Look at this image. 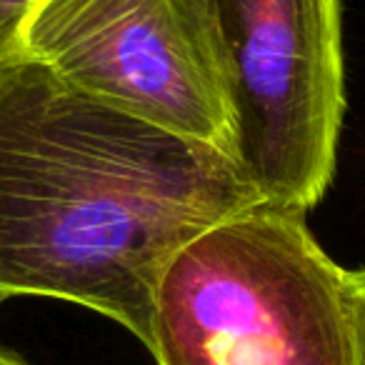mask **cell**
<instances>
[{"instance_id":"6","label":"cell","mask_w":365,"mask_h":365,"mask_svg":"<svg viewBox=\"0 0 365 365\" xmlns=\"http://www.w3.org/2000/svg\"><path fill=\"white\" fill-rule=\"evenodd\" d=\"M41 0H0V61L23 53V28Z\"/></svg>"},{"instance_id":"2","label":"cell","mask_w":365,"mask_h":365,"mask_svg":"<svg viewBox=\"0 0 365 365\" xmlns=\"http://www.w3.org/2000/svg\"><path fill=\"white\" fill-rule=\"evenodd\" d=\"M348 270L303 213L250 205L168 263L155 293V365H350Z\"/></svg>"},{"instance_id":"3","label":"cell","mask_w":365,"mask_h":365,"mask_svg":"<svg viewBox=\"0 0 365 365\" xmlns=\"http://www.w3.org/2000/svg\"><path fill=\"white\" fill-rule=\"evenodd\" d=\"M233 130L260 203L308 213L335 173L345 115L340 0H205Z\"/></svg>"},{"instance_id":"4","label":"cell","mask_w":365,"mask_h":365,"mask_svg":"<svg viewBox=\"0 0 365 365\" xmlns=\"http://www.w3.org/2000/svg\"><path fill=\"white\" fill-rule=\"evenodd\" d=\"M23 53L118 110L233 158L205 0H41Z\"/></svg>"},{"instance_id":"5","label":"cell","mask_w":365,"mask_h":365,"mask_svg":"<svg viewBox=\"0 0 365 365\" xmlns=\"http://www.w3.org/2000/svg\"><path fill=\"white\" fill-rule=\"evenodd\" d=\"M348 323H350V365H365V268L348 270Z\"/></svg>"},{"instance_id":"1","label":"cell","mask_w":365,"mask_h":365,"mask_svg":"<svg viewBox=\"0 0 365 365\" xmlns=\"http://www.w3.org/2000/svg\"><path fill=\"white\" fill-rule=\"evenodd\" d=\"M258 203L220 148L118 110L26 53L0 61V303H76L150 348L173 255Z\"/></svg>"},{"instance_id":"7","label":"cell","mask_w":365,"mask_h":365,"mask_svg":"<svg viewBox=\"0 0 365 365\" xmlns=\"http://www.w3.org/2000/svg\"><path fill=\"white\" fill-rule=\"evenodd\" d=\"M0 365H28L26 360H21L18 355L6 353V350H0Z\"/></svg>"}]
</instances>
